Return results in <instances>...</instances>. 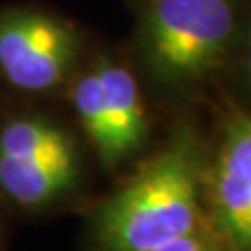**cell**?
Wrapping results in <instances>:
<instances>
[{
  "label": "cell",
  "instance_id": "cell-1",
  "mask_svg": "<svg viewBox=\"0 0 251 251\" xmlns=\"http://www.w3.org/2000/svg\"><path fill=\"white\" fill-rule=\"evenodd\" d=\"M205 155L193 126L172 130L166 145L94 209L90 239L97 251H153L207 226Z\"/></svg>",
  "mask_w": 251,
  "mask_h": 251
},
{
  "label": "cell",
  "instance_id": "cell-2",
  "mask_svg": "<svg viewBox=\"0 0 251 251\" xmlns=\"http://www.w3.org/2000/svg\"><path fill=\"white\" fill-rule=\"evenodd\" d=\"M134 50L159 92L191 99L224 82L251 21V0H128Z\"/></svg>",
  "mask_w": 251,
  "mask_h": 251
},
{
  "label": "cell",
  "instance_id": "cell-3",
  "mask_svg": "<svg viewBox=\"0 0 251 251\" xmlns=\"http://www.w3.org/2000/svg\"><path fill=\"white\" fill-rule=\"evenodd\" d=\"M80 153L74 136L44 115L0 128V191L23 209H42L75 191Z\"/></svg>",
  "mask_w": 251,
  "mask_h": 251
},
{
  "label": "cell",
  "instance_id": "cell-4",
  "mask_svg": "<svg viewBox=\"0 0 251 251\" xmlns=\"http://www.w3.org/2000/svg\"><path fill=\"white\" fill-rule=\"evenodd\" d=\"M84 52L77 23L42 6L0 9V74L13 88L44 94L74 75Z\"/></svg>",
  "mask_w": 251,
  "mask_h": 251
},
{
  "label": "cell",
  "instance_id": "cell-5",
  "mask_svg": "<svg viewBox=\"0 0 251 251\" xmlns=\"http://www.w3.org/2000/svg\"><path fill=\"white\" fill-rule=\"evenodd\" d=\"M205 220L226 251H251V111L232 107L205 155Z\"/></svg>",
  "mask_w": 251,
  "mask_h": 251
},
{
  "label": "cell",
  "instance_id": "cell-6",
  "mask_svg": "<svg viewBox=\"0 0 251 251\" xmlns=\"http://www.w3.org/2000/svg\"><path fill=\"white\" fill-rule=\"evenodd\" d=\"M105 113V147L99 155L107 170L128 163L143 151L151 136L145 97L128 63L103 52L92 59Z\"/></svg>",
  "mask_w": 251,
  "mask_h": 251
},
{
  "label": "cell",
  "instance_id": "cell-7",
  "mask_svg": "<svg viewBox=\"0 0 251 251\" xmlns=\"http://www.w3.org/2000/svg\"><path fill=\"white\" fill-rule=\"evenodd\" d=\"M224 82H228L234 107L251 111V21H249L247 34L243 38L239 54L232 63L230 72L226 74Z\"/></svg>",
  "mask_w": 251,
  "mask_h": 251
},
{
  "label": "cell",
  "instance_id": "cell-8",
  "mask_svg": "<svg viewBox=\"0 0 251 251\" xmlns=\"http://www.w3.org/2000/svg\"><path fill=\"white\" fill-rule=\"evenodd\" d=\"M153 251H226V249L214 237L209 226H203V228L186 234V237H180L172 243H166V245L157 247Z\"/></svg>",
  "mask_w": 251,
  "mask_h": 251
}]
</instances>
